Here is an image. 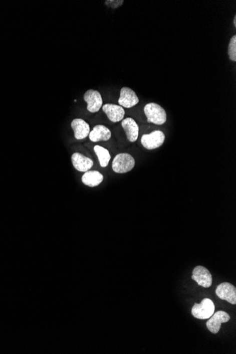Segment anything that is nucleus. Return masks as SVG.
Here are the masks:
<instances>
[{"mask_svg": "<svg viewBox=\"0 0 236 354\" xmlns=\"http://www.w3.org/2000/svg\"><path fill=\"white\" fill-rule=\"evenodd\" d=\"M144 110L148 122L155 125H162L166 122V112L161 105L157 103H148L144 107Z\"/></svg>", "mask_w": 236, "mask_h": 354, "instance_id": "f257e3e1", "label": "nucleus"}, {"mask_svg": "<svg viewBox=\"0 0 236 354\" xmlns=\"http://www.w3.org/2000/svg\"><path fill=\"white\" fill-rule=\"evenodd\" d=\"M135 160L132 155L127 153H119L113 159L112 167L116 173H126L134 168Z\"/></svg>", "mask_w": 236, "mask_h": 354, "instance_id": "f03ea898", "label": "nucleus"}, {"mask_svg": "<svg viewBox=\"0 0 236 354\" xmlns=\"http://www.w3.org/2000/svg\"><path fill=\"white\" fill-rule=\"evenodd\" d=\"M214 311V303L209 298H204L200 304H194L192 308V315L199 319H209Z\"/></svg>", "mask_w": 236, "mask_h": 354, "instance_id": "7ed1b4c3", "label": "nucleus"}, {"mask_svg": "<svg viewBox=\"0 0 236 354\" xmlns=\"http://www.w3.org/2000/svg\"><path fill=\"white\" fill-rule=\"evenodd\" d=\"M165 134L161 131H154L150 134H144L141 139V143L144 148L153 150L161 146L164 143Z\"/></svg>", "mask_w": 236, "mask_h": 354, "instance_id": "20e7f679", "label": "nucleus"}, {"mask_svg": "<svg viewBox=\"0 0 236 354\" xmlns=\"http://www.w3.org/2000/svg\"><path fill=\"white\" fill-rule=\"evenodd\" d=\"M84 101L87 103V110L91 113L99 112L103 105L102 96L96 90H88L84 96Z\"/></svg>", "mask_w": 236, "mask_h": 354, "instance_id": "39448f33", "label": "nucleus"}, {"mask_svg": "<svg viewBox=\"0 0 236 354\" xmlns=\"http://www.w3.org/2000/svg\"><path fill=\"white\" fill-rule=\"evenodd\" d=\"M192 279L198 285L204 288H209L212 284V276L207 269L202 266H197L192 272Z\"/></svg>", "mask_w": 236, "mask_h": 354, "instance_id": "423d86ee", "label": "nucleus"}, {"mask_svg": "<svg viewBox=\"0 0 236 354\" xmlns=\"http://www.w3.org/2000/svg\"><path fill=\"white\" fill-rule=\"evenodd\" d=\"M216 294L221 300L235 305L236 288L230 283H222L216 288Z\"/></svg>", "mask_w": 236, "mask_h": 354, "instance_id": "0eeeda50", "label": "nucleus"}, {"mask_svg": "<svg viewBox=\"0 0 236 354\" xmlns=\"http://www.w3.org/2000/svg\"><path fill=\"white\" fill-rule=\"evenodd\" d=\"M206 322V327L213 334H217L219 331L222 323L228 322L230 317L224 311H218L213 313Z\"/></svg>", "mask_w": 236, "mask_h": 354, "instance_id": "6e6552de", "label": "nucleus"}, {"mask_svg": "<svg viewBox=\"0 0 236 354\" xmlns=\"http://www.w3.org/2000/svg\"><path fill=\"white\" fill-rule=\"evenodd\" d=\"M139 100L133 90L128 87H123L120 90V96L119 98V105L122 108H130L138 104Z\"/></svg>", "mask_w": 236, "mask_h": 354, "instance_id": "1a4fd4ad", "label": "nucleus"}, {"mask_svg": "<svg viewBox=\"0 0 236 354\" xmlns=\"http://www.w3.org/2000/svg\"><path fill=\"white\" fill-rule=\"evenodd\" d=\"M103 110L111 122H118L123 120L125 111L122 106L118 105L107 103L103 106Z\"/></svg>", "mask_w": 236, "mask_h": 354, "instance_id": "9d476101", "label": "nucleus"}, {"mask_svg": "<svg viewBox=\"0 0 236 354\" xmlns=\"http://www.w3.org/2000/svg\"><path fill=\"white\" fill-rule=\"evenodd\" d=\"M72 162L76 170L79 172H87L94 165V161L90 158L80 153H75L72 156Z\"/></svg>", "mask_w": 236, "mask_h": 354, "instance_id": "9b49d317", "label": "nucleus"}, {"mask_svg": "<svg viewBox=\"0 0 236 354\" xmlns=\"http://www.w3.org/2000/svg\"><path fill=\"white\" fill-rule=\"evenodd\" d=\"M122 127L125 130L127 139L130 142H134L137 140L139 136V126L136 121L131 117H127L122 121Z\"/></svg>", "mask_w": 236, "mask_h": 354, "instance_id": "f8f14e48", "label": "nucleus"}, {"mask_svg": "<svg viewBox=\"0 0 236 354\" xmlns=\"http://www.w3.org/2000/svg\"><path fill=\"white\" fill-rule=\"evenodd\" d=\"M71 127L75 133L76 139L78 140L85 139L90 133V127L89 124L82 119H75L72 122Z\"/></svg>", "mask_w": 236, "mask_h": 354, "instance_id": "ddd939ff", "label": "nucleus"}, {"mask_svg": "<svg viewBox=\"0 0 236 354\" xmlns=\"http://www.w3.org/2000/svg\"><path fill=\"white\" fill-rule=\"evenodd\" d=\"M89 139L93 142L100 141H108L111 137V132L106 126L99 125L95 126L89 133Z\"/></svg>", "mask_w": 236, "mask_h": 354, "instance_id": "4468645a", "label": "nucleus"}, {"mask_svg": "<svg viewBox=\"0 0 236 354\" xmlns=\"http://www.w3.org/2000/svg\"><path fill=\"white\" fill-rule=\"evenodd\" d=\"M103 181V175L101 172L96 170H89L84 172L82 178V183L85 186L94 188L99 186Z\"/></svg>", "mask_w": 236, "mask_h": 354, "instance_id": "2eb2a0df", "label": "nucleus"}, {"mask_svg": "<svg viewBox=\"0 0 236 354\" xmlns=\"http://www.w3.org/2000/svg\"><path fill=\"white\" fill-rule=\"evenodd\" d=\"M94 149L95 153L97 155L98 158H99L101 166L103 167L108 166L110 158H111L108 150L102 147V146H99V145H96V146H94Z\"/></svg>", "mask_w": 236, "mask_h": 354, "instance_id": "dca6fc26", "label": "nucleus"}, {"mask_svg": "<svg viewBox=\"0 0 236 354\" xmlns=\"http://www.w3.org/2000/svg\"><path fill=\"white\" fill-rule=\"evenodd\" d=\"M228 53L229 59L232 62L236 61V36H233L230 39L228 45Z\"/></svg>", "mask_w": 236, "mask_h": 354, "instance_id": "f3484780", "label": "nucleus"}, {"mask_svg": "<svg viewBox=\"0 0 236 354\" xmlns=\"http://www.w3.org/2000/svg\"><path fill=\"white\" fill-rule=\"evenodd\" d=\"M123 3V0H108L105 2V4L112 9H117L122 6Z\"/></svg>", "mask_w": 236, "mask_h": 354, "instance_id": "a211bd4d", "label": "nucleus"}, {"mask_svg": "<svg viewBox=\"0 0 236 354\" xmlns=\"http://www.w3.org/2000/svg\"><path fill=\"white\" fill-rule=\"evenodd\" d=\"M233 24L234 26H235V27H236V16L234 17L233 19Z\"/></svg>", "mask_w": 236, "mask_h": 354, "instance_id": "6ab92c4d", "label": "nucleus"}]
</instances>
